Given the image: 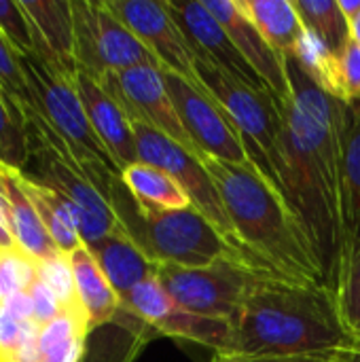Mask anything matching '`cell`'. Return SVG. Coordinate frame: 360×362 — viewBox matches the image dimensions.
I'll return each mask as SVG.
<instances>
[{"label": "cell", "mask_w": 360, "mask_h": 362, "mask_svg": "<svg viewBox=\"0 0 360 362\" xmlns=\"http://www.w3.org/2000/svg\"><path fill=\"white\" fill-rule=\"evenodd\" d=\"M108 202L125 233L157 267H206L225 257L248 259L197 208H144L125 189L121 176L112 180Z\"/></svg>", "instance_id": "277c9868"}, {"label": "cell", "mask_w": 360, "mask_h": 362, "mask_svg": "<svg viewBox=\"0 0 360 362\" xmlns=\"http://www.w3.org/2000/svg\"><path fill=\"white\" fill-rule=\"evenodd\" d=\"M72 17L74 57L81 72L100 78L134 66H159L104 0H72Z\"/></svg>", "instance_id": "9c48e42d"}, {"label": "cell", "mask_w": 360, "mask_h": 362, "mask_svg": "<svg viewBox=\"0 0 360 362\" xmlns=\"http://www.w3.org/2000/svg\"><path fill=\"white\" fill-rule=\"evenodd\" d=\"M138 318L157 331L159 337L185 339L210 348L214 354H225L231 346V322L208 318L185 310L159 282L149 278L140 282L125 299H121Z\"/></svg>", "instance_id": "7c38bea8"}, {"label": "cell", "mask_w": 360, "mask_h": 362, "mask_svg": "<svg viewBox=\"0 0 360 362\" xmlns=\"http://www.w3.org/2000/svg\"><path fill=\"white\" fill-rule=\"evenodd\" d=\"M293 87L280 106L282 123L272 155L274 185L299 221L323 282L335 295L346 265L342 210V100L323 91L295 59H286Z\"/></svg>", "instance_id": "6da1fadb"}, {"label": "cell", "mask_w": 360, "mask_h": 362, "mask_svg": "<svg viewBox=\"0 0 360 362\" xmlns=\"http://www.w3.org/2000/svg\"><path fill=\"white\" fill-rule=\"evenodd\" d=\"M0 89L17 104L32 102V91L25 83L19 53L13 49V45L6 40L2 32H0Z\"/></svg>", "instance_id": "d6a6232c"}, {"label": "cell", "mask_w": 360, "mask_h": 362, "mask_svg": "<svg viewBox=\"0 0 360 362\" xmlns=\"http://www.w3.org/2000/svg\"><path fill=\"white\" fill-rule=\"evenodd\" d=\"M106 6L157 59L161 70L197 81L195 53L172 17L166 0H104Z\"/></svg>", "instance_id": "5bb4252c"}, {"label": "cell", "mask_w": 360, "mask_h": 362, "mask_svg": "<svg viewBox=\"0 0 360 362\" xmlns=\"http://www.w3.org/2000/svg\"><path fill=\"white\" fill-rule=\"evenodd\" d=\"M337 297L348 329L360 339V250L348 259L344 267Z\"/></svg>", "instance_id": "836d02e7"}, {"label": "cell", "mask_w": 360, "mask_h": 362, "mask_svg": "<svg viewBox=\"0 0 360 362\" xmlns=\"http://www.w3.org/2000/svg\"><path fill=\"white\" fill-rule=\"evenodd\" d=\"M359 346L339 297L323 284L263 276L231 320L225 354L246 358L337 356Z\"/></svg>", "instance_id": "7a4b0ae2"}, {"label": "cell", "mask_w": 360, "mask_h": 362, "mask_svg": "<svg viewBox=\"0 0 360 362\" xmlns=\"http://www.w3.org/2000/svg\"><path fill=\"white\" fill-rule=\"evenodd\" d=\"M337 100H360V45L350 38L337 57Z\"/></svg>", "instance_id": "e575fe53"}, {"label": "cell", "mask_w": 360, "mask_h": 362, "mask_svg": "<svg viewBox=\"0 0 360 362\" xmlns=\"http://www.w3.org/2000/svg\"><path fill=\"white\" fill-rule=\"evenodd\" d=\"M74 85L83 102L85 115L98 140L115 161L119 170L138 163V146L134 136V123L121 110V106L104 91V87L89 74L76 72Z\"/></svg>", "instance_id": "e0dca14e"}, {"label": "cell", "mask_w": 360, "mask_h": 362, "mask_svg": "<svg viewBox=\"0 0 360 362\" xmlns=\"http://www.w3.org/2000/svg\"><path fill=\"white\" fill-rule=\"evenodd\" d=\"M36 269H38V278L53 291V295L57 297L64 312L85 316L83 308L79 303V297H76V286H74V276H72L68 255H59L51 261L36 263Z\"/></svg>", "instance_id": "f546056e"}, {"label": "cell", "mask_w": 360, "mask_h": 362, "mask_svg": "<svg viewBox=\"0 0 360 362\" xmlns=\"http://www.w3.org/2000/svg\"><path fill=\"white\" fill-rule=\"evenodd\" d=\"M238 4L284 59L297 55L306 28L293 0H238Z\"/></svg>", "instance_id": "cb8c5ba5"}, {"label": "cell", "mask_w": 360, "mask_h": 362, "mask_svg": "<svg viewBox=\"0 0 360 362\" xmlns=\"http://www.w3.org/2000/svg\"><path fill=\"white\" fill-rule=\"evenodd\" d=\"M112 284L119 299H125L140 282L157 276V265L136 246L123 227L87 246Z\"/></svg>", "instance_id": "7402d4cb"}, {"label": "cell", "mask_w": 360, "mask_h": 362, "mask_svg": "<svg viewBox=\"0 0 360 362\" xmlns=\"http://www.w3.org/2000/svg\"><path fill=\"white\" fill-rule=\"evenodd\" d=\"M155 337L157 331L121 303L106 325L87 331L81 362H134Z\"/></svg>", "instance_id": "d6986e66"}, {"label": "cell", "mask_w": 360, "mask_h": 362, "mask_svg": "<svg viewBox=\"0 0 360 362\" xmlns=\"http://www.w3.org/2000/svg\"><path fill=\"white\" fill-rule=\"evenodd\" d=\"M337 356H291V358H246L231 354H214L210 362H335Z\"/></svg>", "instance_id": "74e56055"}, {"label": "cell", "mask_w": 360, "mask_h": 362, "mask_svg": "<svg viewBox=\"0 0 360 362\" xmlns=\"http://www.w3.org/2000/svg\"><path fill=\"white\" fill-rule=\"evenodd\" d=\"M342 210L348 263L360 250V100L342 104Z\"/></svg>", "instance_id": "ffe728a7"}, {"label": "cell", "mask_w": 360, "mask_h": 362, "mask_svg": "<svg viewBox=\"0 0 360 362\" xmlns=\"http://www.w3.org/2000/svg\"><path fill=\"white\" fill-rule=\"evenodd\" d=\"M337 2H339V8L348 21H352L360 13V0H337Z\"/></svg>", "instance_id": "60d3db41"}, {"label": "cell", "mask_w": 360, "mask_h": 362, "mask_svg": "<svg viewBox=\"0 0 360 362\" xmlns=\"http://www.w3.org/2000/svg\"><path fill=\"white\" fill-rule=\"evenodd\" d=\"M68 257H70V267L74 276L76 297L87 318V329L91 331L95 327L106 325L121 308L119 295L115 293L112 284L108 282L95 257L85 244L79 246Z\"/></svg>", "instance_id": "603a6c76"}, {"label": "cell", "mask_w": 360, "mask_h": 362, "mask_svg": "<svg viewBox=\"0 0 360 362\" xmlns=\"http://www.w3.org/2000/svg\"><path fill=\"white\" fill-rule=\"evenodd\" d=\"M0 32L19 55L36 53L34 28L21 0H0Z\"/></svg>", "instance_id": "1f68e13d"}, {"label": "cell", "mask_w": 360, "mask_h": 362, "mask_svg": "<svg viewBox=\"0 0 360 362\" xmlns=\"http://www.w3.org/2000/svg\"><path fill=\"white\" fill-rule=\"evenodd\" d=\"M301 17L303 28L323 45L329 53L339 57L350 34V21L339 8L337 0H293Z\"/></svg>", "instance_id": "83f0119b"}, {"label": "cell", "mask_w": 360, "mask_h": 362, "mask_svg": "<svg viewBox=\"0 0 360 362\" xmlns=\"http://www.w3.org/2000/svg\"><path fill=\"white\" fill-rule=\"evenodd\" d=\"M163 83L197 155L223 163H250L227 112L199 81L163 70Z\"/></svg>", "instance_id": "8fae6325"}, {"label": "cell", "mask_w": 360, "mask_h": 362, "mask_svg": "<svg viewBox=\"0 0 360 362\" xmlns=\"http://www.w3.org/2000/svg\"><path fill=\"white\" fill-rule=\"evenodd\" d=\"M172 17L182 30L197 62H204L255 89L267 91V85L242 57L219 19L204 6L202 0H166Z\"/></svg>", "instance_id": "9a60e30c"}, {"label": "cell", "mask_w": 360, "mask_h": 362, "mask_svg": "<svg viewBox=\"0 0 360 362\" xmlns=\"http://www.w3.org/2000/svg\"><path fill=\"white\" fill-rule=\"evenodd\" d=\"M350 34H352V38L360 45V13L350 21Z\"/></svg>", "instance_id": "7bdbcfd3"}, {"label": "cell", "mask_w": 360, "mask_h": 362, "mask_svg": "<svg viewBox=\"0 0 360 362\" xmlns=\"http://www.w3.org/2000/svg\"><path fill=\"white\" fill-rule=\"evenodd\" d=\"M202 2L225 28V32L229 34V38L233 40L242 57L267 85L276 104L282 106L291 102L293 87L289 81L286 59L261 36L257 25L240 8L238 0H202Z\"/></svg>", "instance_id": "2e32d148"}, {"label": "cell", "mask_w": 360, "mask_h": 362, "mask_svg": "<svg viewBox=\"0 0 360 362\" xmlns=\"http://www.w3.org/2000/svg\"><path fill=\"white\" fill-rule=\"evenodd\" d=\"M134 136H136V146H138V161L168 172L189 195L193 208H197L242 255H246L236 238L221 191L210 170L206 168L204 159L197 153L189 151L187 146L178 144L176 140L168 138L166 134L153 127L134 123Z\"/></svg>", "instance_id": "30bf717a"}, {"label": "cell", "mask_w": 360, "mask_h": 362, "mask_svg": "<svg viewBox=\"0 0 360 362\" xmlns=\"http://www.w3.org/2000/svg\"><path fill=\"white\" fill-rule=\"evenodd\" d=\"M17 106L23 117L28 140V165L21 172L55 191L72 206L85 246L117 231L121 223L110 202L87 178L83 165L64 138L40 117L32 102Z\"/></svg>", "instance_id": "5b68a950"}, {"label": "cell", "mask_w": 360, "mask_h": 362, "mask_svg": "<svg viewBox=\"0 0 360 362\" xmlns=\"http://www.w3.org/2000/svg\"><path fill=\"white\" fill-rule=\"evenodd\" d=\"M195 74L227 112L246 148L248 161L274 185L272 155L276 151L282 123V112L274 95L255 89L204 62H195Z\"/></svg>", "instance_id": "ba28073f"}, {"label": "cell", "mask_w": 360, "mask_h": 362, "mask_svg": "<svg viewBox=\"0 0 360 362\" xmlns=\"http://www.w3.org/2000/svg\"><path fill=\"white\" fill-rule=\"evenodd\" d=\"M25 83L32 91V106L64 138L87 178L108 199L110 185L121 170L115 165L95 132L89 125L74 78L42 62L36 53L19 55Z\"/></svg>", "instance_id": "8992f818"}, {"label": "cell", "mask_w": 360, "mask_h": 362, "mask_svg": "<svg viewBox=\"0 0 360 362\" xmlns=\"http://www.w3.org/2000/svg\"><path fill=\"white\" fill-rule=\"evenodd\" d=\"M0 195L4 197L6 223L19 250H23L36 263L51 261L64 255L51 240L34 204L25 195L21 182V170L0 163Z\"/></svg>", "instance_id": "ac0fdd59"}, {"label": "cell", "mask_w": 360, "mask_h": 362, "mask_svg": "<svg viewBox=\"0 0 360 362\" xmlns=\"http://www.w3.org/2000/svg\"><path fill=\"white\" fill-rule=\"evenodd\" d=\"M21 182H23L25 195L34 204L45 229L49 231V235L55 242V246L59 248V252L70 255L79 246H83V240L79 233V223H76L72 206L62 195H57L55 191L36 182L34 178H30L23 172H21Z\"/></svg>", "instance_id": "d4e9b609"}, {"label": "cell", "mask_w": 360, "mask_h": 362, "mask_svg": "<svg viewBox=\"0 0 360 362\" xmlns=\"http://www.w3.org/2000/svg\"><path fill=\"white\" fill-rule=\"evenodd\" d=\"M15 248H19L17 242H15V238L11 235V231L6 229V225L0 221V252H4V250H15Z\"/></svg>", "instance_id": "ab89813d"}, {"label": "cell", "mask_w": 360, "mask_h": 362, "mask_svg": "<svg viewBox=\"0 0 360 362\" xmlns=\"http://www.w3.org/2000/svg\"><path fill=\"white\" fill-rule=\"evenodd\" d=\"M2 305L19 320L23 322H34V310H32V301L28 297V293H17L8 299L2 301Z\"/></svg>", "instance_id": "f35d334b"}, {"label": "cell", "mask_w": 360, "mask_h": 362, "mask_svg": "<svg viewBox=\"0 0 360 362\" xmlns=\"http://www.w3.org/2000/svg\"><path fill=\"white\" fill-rule=\"evenodd\" d=\"M21 4L34 28V45H42L55 66L74 78L79 66L74 57L72 0H21Z\"/></svg>", "instance_id": "44dd1931"}, {"label": "cell", "mask_w": 360, "mask_h": 362, "mask_svg": "<svg viewBox=\"0 0 360 362\" xmlns=\"http://www.w3.org/2000/svg\"><path fill=\"white\" fill-rule=\"evenodd\" d=\"M32 327L34 322H23L15 318L4 305H0V361L19 346V341L28 335Z\"/></svg>", "instance_id": "8d00e7d4"}, {"label": "cell", "mask_w": 360, "mask_h": 362, "mask_svg": "<svg viewBox=\"0 0 360 362\" xmlns=\"http://www.w3.org/2000/svg\"><path fill=\"white\" fill-rule=\"evenodd\" d=\"M87 331L85 316L62 312L38 331V362H81Z\"/></svg>", "instance_id": "4316f807"}, {"label": "cell", "mask_w": 360, "mask_h": 362, "mask_svg": "<svg viewBox=\"0 0 360 362\" xmlns=\"http://www.w3.org/2000/svg\"><path fill=\"white\" fill-rule=\"evenodd\" d=\"M335 362H360V348H352V350H346L342 354H337Z\"/></svg>", "instance_id": "b9f144b4"}, {"label": "cell", "mask_w": 360, "mask_h": 362, "mask_svg": "<svg viewBox=\"0 0 360 362\" xmlns=\"http://www.w3.org/2000/svg\"><path fill=\"white\" fill-rule=\"evenodd\" d=\"M0 305H2V295H0Z\"/></svg>", "instance_id": "ee69618b"}, {"label": "cell", "mask_w": 360, "mask_h": 362, "mask_svg": "<svg viewBox=\"0 0 360 362\" xmlns=\"http://www.w3.org/2000/svg\"><path fill=\"white\" fill-rule=\"evenodd\" d=\"M28 297H30L32 310H34V325H38V327L49 325L51 320H55L64 312L57 297L53 295V291L38 276L32 282V286L28 288Z\"/></svg>", "instance_id": "d590c367"}, {"label": "cell", "mask_w": 360, "mask_h": 362, "mask_svg": "<svg viewBox=\"0 0 360 362\" xmlns=\"http://www.w3.org/2000/svg\"><path fill=\"white\" fill-rule=\"evenodd\" d=\"M359 348H360V339H359Z\"/></svg>", "instance_id": "f6af8a7d"}, {"label": "cell", "mask_w": 360, "mask_h": 362, "mask_svg": "<svg viewBox=\"0 0 360 362\" xmlns=\"http://www.w3.org/2000/svg\"><path fill=\"white\" fill-rule=\"evenodd\" d=\"M0 163L23 170L28 165V140L23 117L13 98L0 89Z\"/></svg>", "instance_id": "f1b7e54d"}, {"label": "cell", "mask_w": 360, "mask_h": 362, "mask_svg": "<svg viewBox=\"0 0 360 362\" xmlns=\"http://www.w3.org/2000/svg\"><path fill=\"white\" fill-rule=\"evenodd\" d=\"M38 269L36 261H32L23 250H4L0 252V295L2 301L17 295L28 293L32 282L36 280Z\"/></svg>", "instance_id": "4dcf8cb0"}, {"label": "cell", "mask_w": 360, "mask_h": 362, "mask_svg": "<svg viewBox=\"0 0 360 362\" xmlns=\"http://www.w3.org/2000/svg\"><path fill=\"white\" fill-rule=\"evenodd\" d=\"M202 159L246 257L278 278L325 286L314 250L280 191L252 163Z\"/></svg>", "instance_id": "3957f363"}, {"label": "cell", "mask_w": 360, "mask_h": 362, "mask_svg": "<svg viewBox=\"0 0 360 362\" xmlns=\"http://www.w3.org/2000/svg\"><path fill=\"white\" fill-rule=\"evenodd\" d=\"M95 81L121 106L132 123L153 127L197 153L182 129L163 83V70L159 66H134L121 72H108Z\"/></svg>", "instance_id": "4fadbf2b"}, {"label": "cell", "mask_w": 360, "mask_h": 362, "mask_svg": "<svg viewBox=\"0 0 360 362\" xmlns=\"http://www.w3.org/2000/svg\"><path fill=\"white\" fill-rule=\"evenodd\" d=\"M263 276L274 274L244 257H225L206 267H157L159 282L185 310L229 322Z\"/></svg>", "instance_id": "52a82bcc"}, {"label": "cell", "mask_w": 360, "mask_h": 362, "mask_svg": "<svg viewBox=\"0 0 360 362\" xmlns=\"http://www.w3.org/2000/svg\"><path fill=\"white\" fill-rule=\"evenodd\" d=\"M121 182L132 193V197L144 208L185 210L193 206L189 195L168 172L142 161L121 170Z\"/></svg>", "instance_id": "484cf974"}]
</instances>
